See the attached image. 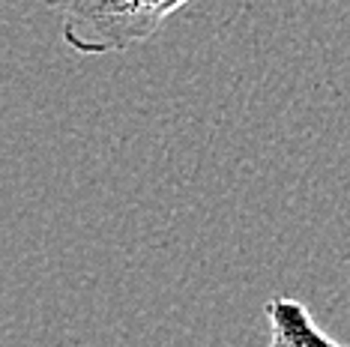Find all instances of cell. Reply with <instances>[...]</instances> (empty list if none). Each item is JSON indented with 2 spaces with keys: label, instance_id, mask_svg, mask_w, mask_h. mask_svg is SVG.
<instances>
[{
  "label": "cell",
  "instance_id": "obj_1",
  "mask_svg": "<svg viewBox=\"0 0 350 347\" xmlns=\"http://www.w3.org/2000/svg\"><path fill=\"white\" fill-rule=\"evenodd\" d=\"M60 21V39L75 54H117L144 45L192 0H42Z\"/></svg>",
  "mask_w": 350,
  "mask_h": 347
},
{
  "label": "cell",
  "instance_id": "obj_2",
  "mask_svg": "<svg viewBox=\"0 0 350 347\" xmlns=\"http://www.w3.org/2000/svg\"><path fill=\"white\" fill-rule=\"evenodd\" d=\"M264 318L269 333L267 347H347L326 333L308 305L293 296H273L264 305Z\"/></svg>",
  "mask_w": 350,
  "mask_h": 347
}]
</instances>
